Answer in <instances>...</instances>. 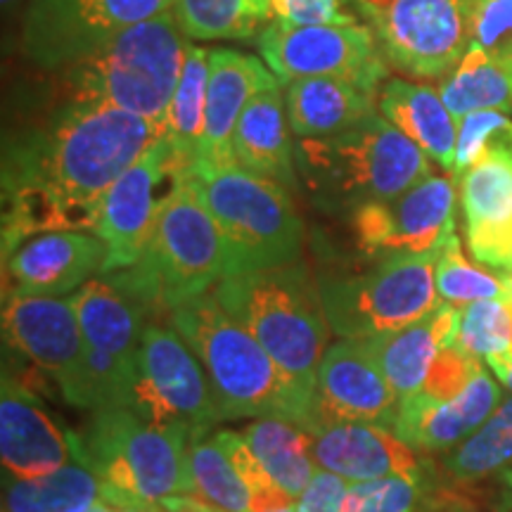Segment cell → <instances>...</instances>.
I'll use <instances>...</instances> for the list:
<instances>
[{
	"label": "cell",
	"mask_w": 512,
	"mask_h": 512,
	"mask_svg": "<svg viewBox=\"0 0 512 512\" xmlns=\"http://www.w3.org/2000/svg\"><path fill=\"white\" fill-rule=\"evenodd\" d=\"M162 126L100 102H62L5 140L3 256L50 230H93L102 197Z\"/></svg>",
	"instance_id": "cell-1"
},
{
	"label": "cell",
	"mask_w": 512,
	"mask_h": 512,
	"mask_svg": "<svg viewBox=\"0 0 512 512\" xmlns=\"http://www.w3.org/2000/svg\"><path fill=\"white\" fill-rule=\"evenodd\" d=\"M169 320L202 363L223 420L280 418L311 432L313 396L223 309L214 290L171 306Z\"/></svg>",
	"instance_id": "cell-2"
},
{
	"label": "cell",
	"mask_w": 512,
	"mask_h": 512,
	"mask_svg": "<svg viewBox=\"0 0 512 512\" xmlns=\"http://www.w3.org/2000/svg\"><path fill=\"white\" fill-rule=\"evenodd\" d=\"M299 183L320 209L351 216L432 176V159L380 112L328 138L297 140Z\"/></svg>",
	"instance_id": "cell-3"
},
{
	"label": "cell",
	"mask_w": 512,
	"mask_h": 512,
	"mask_svg": "<svg viewBox=\"0 0 512 512\" xmlns=\"http://www.w3.org/2000/svg\"><path fill=\"white\" fill-rule=\"evenodd\" d=\"M216 299L266 354L313 396L320 358L328 344V318L304 264L228 275L214 287Z\"/></svg>",
	"instance_id": "cell-4"
},
{
	"label": "cell",
	"mask_w": 512,
	"mask_h": 512,
	"mask_svg": "<svg viewBox=\"0 0 512 512\" xmlns=\"http://www.w3.org/2000/svg\"><path fill=\"white\" fill-rule=\"evenodd\" d=\"M190 43L174 12L164 10L62 69L64 91L72 100L100 102L162 126Z\"/></svg>",
	"instance_id": "cell-5"
},
{
	"label": "cell",
	"mask_w": 512,
	"mask_h": 512,
	"mask_svg": "<svg viewBox=\"0 0 512 512\" xmlns=\"http://www.w3.org/2000/svg\"><path fill=\"white\" fill-rule=\"evenodd\" d=\"M150 309L169 311L226 278L219 226L195 188L181 174L157 204L145 252L131 268L105 275Z\"/></svg>",
	"instance_id": "cell-6"
},
{
	"label": "cell",
	"mask_w": 512,
	"mask_h": 512,
	"mask_svg": "<svg viewBox=\"0 0 512 512\" xmlns=\"http://www.w3.org/2000/svg\"><path fill=\"white\" fill-rule=\"evenodd\" d=\"M176 174L188 178L219 226L226 278L297 264L304 247V223L290 190L249 174L238 164H200Z\"/></svg>",
	"instance_id": "cell-7"
},
{
	"label": "cell",
	"mask_w": 512,
	"mask_h": 512,
	"mask_svg": "<svg viewBox=\"0 0 512 512\" xmlns=\"http://www.w3.org/2000/svg\"><path fill=\"white\" fill-rule=\"evenodd\" d=\"M81 439L107 501L119 508H162L171 498L195 494L190 432L183 427L157 425L131 408H100Z\"/></svg>",
	"instance_id": "cell-8"
},
{
	"label": "cell",
	"mask_w": 512,
	"mask_h": 512,
	"mask_svg": "<svg viewBox=\"0 0 512 512\" xmlns=\"http://www.w3.org/2000/svg\"><path fill=\"white\" fill-rule=\"evenodd\" d=\"M437 256H389L366 271L323 275L318 290L332 332L344 339L382 337L437 311L444 304L434 280Z\"/></svg>",
	"instance_id": "cell-9"
},
{
	"label": "cell",
	"mask_w": 512,
	"mask_h": 512,
	"mask_svg": "<svg viewBox=\"0 0 512 512\" xmlns=\"http://www.w3.org/2000/svg\"><path fill=\"white\" fill-rule=\"evenodd\" d=\"M86 342L88 373L93 384V411L126 408L138 377V354L147 328L140 299L100 275L69 294Z\"/></svg>",
	"instance_id": "cell-10"
},
{
	"label": "cell",
	"mask_w": 512,
	"mask_h": 512,
	"mask_svg": "<svg viewBox=\"0 0 512 512\" xmlns=\"http://www.w3.org/2000/svg\"><path fill=\"white\" fill-rule=\"evenodd\" d=\"M157 425H176L190 437L223 420L202 363L174 328L147 323L138 354V377L128 406Z\"/></svg>",
	"instance_id": "cell-11"
},
{
	"label": "cell",
	"mask_w": 512,
	"mask_h": 512,
	"mask_svg": "<svg viewBox=\"0 0 512 512\" xmlns=\"http://www.w3.org/2000/svg\"><path fill=\"white\" fill-rule=\"evenodd\" d=\"M174 0H29L22 53L36 67L62 72L121 31L171 10Z\"/></svg>",
	"instance_id": "cell-12"
},
{
	"label": "cell",
	"mask_w": 512,
	"mask_h": 512,
	"mask_svg": "<svg viewBox=\"0 0 512 512\" xmlns=\"http://www.w3.org/2000/svg\"><path fill=\"white\" fill-rule=\"evenodd\" d=\"M259 53L266 67L278 76L280 86L332 76L377 93L389 74L375 31L366 24L297 27L273 19L259 34Z\"/></svg>",
	"instance_id": "cell-13"
},
{
	"label": "cell",
	"mask_w": 512,
	"mask_h": 512,
	"mask_svg": "<svg viewBox=\"0 0 512 512\" xmlns=\"http://www.w3.org/2000/svg\"><path fill=\"white\" fill-rule=\"evenodd\" d=\"M3 337L8 347L55 382L69 406L93 411L86 342L72 299L8 294L3 304Z\"/></svg>",
	"instance_id": "cell-14"
},
{
	"label": "cell",
	"mask_w": 512,
	"mask_h": 512,
	"mask_svg": "<svg viewBox=\"0 0 512 512\" xmlns=\"http://www.w3.org/2000/svg\"><path fill=\"white\" fill-rule=\"evenodd\" d=\"M472 0H389L373 31L387 64L415 79H441L470 50Z\"/></svg>",
	"instance_id": "cell-15"
},
{
	"label": "cell",
	"mask_w": 512,
	"mask_h": 512,
	"mask_svg": "<svg viewBox=\"0 0 512 512\" xmlns=\"http://www.w3.org/2000/svg\"><path fill=\"white\" fill-rule=\"evenodd\" d=\"M456 181L427 176L392 200L366 204L349 216L356 247L368 259L437 254L453 233Z\"/></svg>",
	"instance_id": "cell-16"
},
{
	"label": "cell",
	"mask_w": 512,
	"mask_h": 512,
	"mask_svg": "<svg viewBox=\"0 0 512 512\" xmlns=\"http://www.w3.org/2000/svg\"><path fill=\"white\" fill-rule=\"evenodd\" d=\"M176 171L169 140L159 136L102 197L93 235L105 242L107 261L102 275L131 268L143 256L155 221L159 185Z\"/></svg>",
	"instance_id": "cell-17"
},
{
	"label": "cell",
	"mask_w": 512,
	"mask_h": 512,
	"mask_svg": "<svg viewBox=\"0 0 512 512\" xmlns=\"http://www.w3.org/2000/svg\"><path fill=\"white\" fill-rule=\"evenodd\" d=\"M399 394L384 377L366 339H339L320 358L313 387L311 434L342 422L392 427Z\"/></svg>",
	"instance_id": "cell-18"
},
{
	"label": "cell",
	"mask_w": 512,
	"mask_h": 512,
	"mask_svg": "<svg viewBox=\"0 0 512 512\" xmlns=\"http://www.w3.org/2000/svg\"><path fill=\"white\" fill-rule=\"evenodd\" d=\"M470 252L501 278L512 275V121L456 183Z\"/></svg>",
	"instance_id": "cell-19"
},
{
	"label": "cell",
	"mask_w": 512,
	"mask_h": 512,
	"mask_svg": "<svg viewBox=\"0 0 512 512\" xmlns=\"http://www.w3.org/2000/svg\"><path fill=\"white\" fill-rule=\"evenodd\" d=\"M0 456L3 472L15 479L46 477L86 460L83 439L57 422L15 377H3L0 396Z\"/></svg>",
	"instance_id": "cell-20"
},
{
	"label": "cell",
	"mask_w": 512,
	"mask_h": 512,
	"mask_svg": "<svg viewBox=\"0 0 512 512\" xmlns=\"http://www.w3.org/2000/svg\"><path fill=\"white\" fill-rule=\"evenodd\" d=\"M107 247L98 235L83 230H50L24 240L3 256L8 294L19 297H64L105 271Z\"/></svg>",
	"instance_id": "cell-21"
},
{
	"label": "cell",
	"mask_w": 512,
	"mask_h": 512,
	"mask_svg": "<svg viewBox=\"0 0 512 512\" xmlns=\"http://www.w3.org/2000/svg\"><path fill=\"white\" fill-rule=\"evenodd\" d=\"M271 88H280V81L264 60L235 48H209L204 133L200 155L192 166L238 164L233 155V136L238 121L254 95L271 91Z\"/></svg>",
	"instance_id": "cell-22"
},
{
	"label": "cell",
	"mask_w": 512,
	"mask_h": 512,
	"mask_svg": "<svg viewBox=\"0 0 512 512\" xmlns=\"http://www.w3.org/2000/svg\"><path fill=\"white\" fill-rule=\"evenodd\" d=\"M498 403L501 387L484 368H479L463 392L451 399H434L427 392L401 399L392 430L420 453L446 451L477 432Z\"/></svg>",
	"instance_id": "cell-23"
},
{
	"label": "cell",
	"mask_w": 512,
	"mask_h": 512,
	"mask_svg": "<svg viewBox=\"0 0 512 512\" xmlns=\"http://www.w3.org/2000/svg\"><path fill=\"white\" fill-rule=\"evenodd\" d=\"M313 437V458L320 470L347 479L349 484L382 477H425L420 451L396 437L392 427L368 422H342L320 427Z\"/></svg>",
	"instance_id": "cell-24"
},
{
	"label": "cell",
	"mask_w": 512,
	"mask_h": 512,
	"mask_svg": "<svg viewBox=\"0 0 512 512\" xmlns=\"http://www.w3.org/2000/svg\"><path fill=\"white\" fill-rule=\"evenodd\" d=\"M458 330L460 309L441 304L418 323L389 335L370 337L366 344L401 401L422 392L441 351L456 344Z\"/></svg>",
	"instance_id": "cell-25"
},
{
	"label": "cell",
	"mask_w": 512,
	"mask_h": 512,
	"mask_svg": "<svg viewBox=\"0 0 512 512\" xmlns=\"http://www.w3.org/2000/svg\"><path fill=\"white\" fill-rule=\"evenodd\" d=\"M292 138L283 88L254 95L235 128V162L249 174L294 190L299 185V174L294 157L297 140Z\"/></svg>",
	"instance_id": "cell-26"
},
{
	"label": "cell",
	"mask_w": 512,
	"mask_h": 512,
	"mask_svg": "<svg viewBox=\"0 0 512 512\" xmlns=\"http://www.w3.org/2000/svg\"><path fill=\"white\" fill-rule=\"evenodd\" d=\"M287 121L297 140L328 138L377 112V93L347 79L316 76L285 86Z\"/></svg>",
	"instance_id": "cell-27"
},
{
	"label": "cell",
	"mask_w": 512,
	"mask_h": 512,
	"mask_svg": "<svg viewBox=\"0 0 512 512\" xmlns=\"http://www.w3.org/2000/svg\"><path fill=\"white\" fill-rule=\"evenodd\" d=\"M377 112L406 133L441 169H453L458 119L444 105L439 91L425 83L387 79L377 91Z\"/></svg>",
	"instance_id": "cell-28"
},
{
	"label": "cell",
	"mask_w": 512,
	"mask_h": 512,
	"mask_svg": "<svg viewBox=\"0 0 512 512\" xmlns=\"http://www.w3.org/2000/svg\"><path fill=\"white\" fill-rule=\"evenodd\" d=\"M100 501H107L105 486L88 460L36 479L3 477V512H86Z\"/></svg>",
	"instance_id": "cell-29"
},
{
	"label": "cell",
	"mask_w": 512,
	"mask_h": 512,
	"mask_svg": "<svg viewBox=\"0 0 512 512\" xmlns=\"http://www.w3.org/2000/svg\"><path fill=\"white\" fill-rule=\"evenodd\" d=\"M439 95L456 119L472 112H512V57H496L475 46L439 79Z\"/></svg>",
	"instance_id": "cell-30"
},
{
	"label": "cell",
	"mask_w": 512,
	"mask_h": 512,
	"mask_svg": "<svg viewBox=\"0 0 512 512\" xmlns=\"http://www.w3.org/2000/svg\"><path fill=\"white\" fill-rule=\"evenodd\" d=\"M242 437L278 489L297 501L316 475L311 432L290 420L256 418L245 427Z\"/></svg>",
	"instance_id": "cell-31"
},
{
	"label": "cell",
	"mask_w": 512,
	"mask_h": 512,
	"mask_svg": "<svg viewBox=\"0 0 512 512\" xmlns=\"http://www.w3.org/2000/svg\"><path fill=\"white\" fill-rule=\"evenodd\" d=\"M209 48L190 43L178 88L162 121V136L169 140L176 157V171H185L197 162L207 110Z\"/></svg>",
	"instance_id": "cell-32"
},
{
	"label": "cell",
	"mask_w": 512,
	"mask_h": 512,
	"mask_svg": "<svg viewBox=\"0 0 512 512\" xmlns=\"http://www.w3.org/2000/svg\"><path fill=\"white\" fill-rule=\"evenodd\" d=\"M178 27L190 41H252L273 17V0H174Z\"/></svg>",
	"instance_id": "cell-33"
},
{
	"label": "cell",
	"mask_w": 512,
	"mask_h": 512,
	"mask_svg": "<svg viewBox=\"0 0 512 512\" xmlns=\"http://www.w3.org/2000/svg\"><path fill=\"white\" fill-rule=\"evenodd\" d=\"M188 467L195 494L223 512H254L252 494L216 432L190 437ZM192 494V496H195Z\"/></svg>",
	"instance_id": "cell-34"
},
{
	"label": "cell",
	"mask_w": 512,
	"mask_h": 512,
	"mask_svg": "<svg viewBox=\"0 0 512 512\" xmlns=\"http://www.w3.org/2000/svg\"><path fill=\"white\" fill-rule=\"evenodd\" d=\"M512 465V399L498 403L477 432L458 444L444 460L446 472L458 482H479L501 475Z\"/></svg>",
	"instance_id": "cell-35"
},
{
	"label": "cell",
	"mask_w": 512,
	"mask_h": 512,
	"mask_svg": "<svg viewBox=\"0 0 512 512\" xmlns=\"http://www.w3.org/2000/svg\"><path fill=\"white\" fill-rule=\"evenodd\" d=\"M439 299L451 306H467L486 299H508V287L501 275H494L465 259L456 230L439 249L434 268Z\"/></svg>",
	"instance_id": "cell-36"
},
{
	"label": "cell",
	"mask_w": 512,
	"mask_h": 512,
	"mask_svg": "<svg viewBox=\"0 0 512 512\" xmlns=\"http://www.w3.org/2000/svg\"><path fill=\"white\" fill-rule=\"evenodd\" d=\"M456 347L477 361L512 356V306L505 299L467 304L460 311Z\"/></svg>",
	"instance_id": "cell-37"
},
{
	"label": "cell",
	"mask_w": 512,
	"mask_h": 512,
	"mask_svg": "<svg viewBox=\"0 0 512 512\" xmlns=\"http://www.w3.org/2000/svg\"><path fill=\"white\" fill-rule=\"evenodd\" d=\"M422 498V477H382L351 484L342 512H415Z\"/></svg>",
	"instance_id": "cell-38"
},
{
	"label": "cell",
	"mask_w": 512,
	"mask_h": 512,
	"mask_svg": "<svg viewBox=\"0 0 512 512\" xmlns=\"http://www.w3.org/2000/svg\"><path fill=\"white\" fill-rule=\"evenodd\" d=\"M470 46L512 57V0H472Z\"/></svg>",
	"instance_id": "cell-39"
},
{
	"label": "cell",
	"mask_w": 512,
	"mask_h": 512,
	"mask_svg": "<svg viewBox=\"0 0 512 512\" xmlns=\"http://www.w3.org/2000/svg\"><path fill=\"white\" fill-rule=\"evenodd\" d=\"M273 19L297 24V27L361 24L351 0H273Z\"/></svg>",
	"instance_id": "cell-40"
},
{
	"label": "cell",
	"mask_w": 512,
	"mask_h": 512,
	"mask_svg": "<svg viewBox=\"0 0 512 512\" xmlns=\"http://www.w3.org/2000/svg\"><path fill=\"white\" fill-rule=\"evenodd\" d=\"M508 121L503 112H472L458 119V140H456V159H453L451 176L460 181L470 166H475L484 157L494 133Z\"/></svg>",
	"instance_id": "cell-41"
},
{
	"label": "cell",
	"mask_w": 512,
	"mask_h": 512,
	"mask_svg": "<svg viewBox=\"0 0 512 512\" xmlns=\"http://www.w3.org/2000/svg\"><path fill=\"white\" fill-rule=\"evenodd\" d=\"M349 482L328 470H316V475L297 498V512H342Z\"/></svg>",
	"instance_id": "cell-42"
},
{
	"label": "cell",
	"mask_w": 512,
	"mask_h": 512,
	"mask_svg": "<svg viewBox=\"0 0 512 512\" xmlns=\"http://www.w3.org/2000/svg\"><path fill=\"white\" fill-rule=\"evenodd\" d=\"M162 510H166V512H223L219 508H214V505H209L207 501H200V498H195V496L171 498V501H166L162 505Z\"/></svg>",
	"instance_id": "cell-43"
},
{
	"label": "cell",
	"mask_w": 512,
	"mask_h": 512,
	"mask_svg": "<svg viewBox=\"0 0 512 512\" xmlns=\"http://www.w3.org/2000/svg\"><path fill=\"white\" fill-rule=\"evenodd\" d=\"M496 512H512V465L498 475V494H496Z\"/></svg>",
	"instance_id": "cell-44"
},
{
	"label": "cell",
	"mask_w": 512,
	"mask_h": 512,
	"mask_svg": "<svg viewBox=\"0 0 512 512\" xmlns=\"http://www.w3.org/2000/svg\"><path fill=\"white\" fill-rule=\"evenodd\" d=\"M351 3H354L358 15L370 19V24H375L377 17H380L384 8L389 5V0H351Z\"/></svg>",
	"instance_id": "cell-45"
},
{
	"label": "cell",
	"mask_w": 512,
	"mask_h": 512,
	"mask_svg": "<svg viewBox=\"0 0 512 512\" xmlns=\"http://www.w3.org/2000/svg\"><path fill=\"white\" fill-rule=\"evenodd\" d=\"M486 363H489V368L494 370V375L498 377V380H501L505 387L512 392V356H498V358H491V361H486Z\"/></svg>",
	"instance_id": "cell-46"
},
{
	"label": "cell",
	"mask_w": 512,
	"mask_h": 512,
	"mask_svg": "<svg viewBox=\"0 0 512 512\" xmlns=\"http://www.w3.org/2000/svg\"><path fill=\"white\" fill-rule=\"evenodd\" d=\"M124 508H119V505H114L112 501H100L95 503L93 508H88L86 512H121Z\"/></svg>",
	"instance_id": "cell-47"
},
{
	"label": "cell",
	"mask_w": 512,
	"mask_h": 512,
	"mask_svg": "<svg viewBox=\"0 0 512 512\" xmlns=\"http://www.w3.org/2000/svg\"><path fill=\"white\" fill-rule=\"evenodd\" d=\"M266 512H297V503L280 505V508H273V510H266Z\"/></svg>",
	"instance_id": "cell-48"
},
{
	"label": "cell",
	"mask_w": 512,
	"mask_h": 512,
	"mask_svg": "<svg viewBox=\"0 0 512 512\" xmlns=\"http://www.w3.org/2000/svg\"><path fill=\"white\" fill-rule=\"evenodd\" d=\"M121 512H162L159 508H124Z\"/></svg>",
	"instance_id": "cell-49"
},
{
	"label": "cell",
	"mask_w": 512,
	"mask_h": 512,
	"mask_svg": "<svg viewBox=\"0 0 512 512\" xmlns=\"http://www.w3.org/2000/svg\"><path fill=\"white\" fill-rule=\"evenodd\" d=\"M17 3H19V0H3V10H5V12H8L10 8H15V5H17Z\"/></svg>",
	"instance_id": "cell-50"
},
{
	"label": "cell",
	"mask_w": 512,
	"mask_h": 512,
	"mask_svg": "<svg viewBox=\"0 0 512 512\" xmlns=\"http://www.w3.org/2000/svg\"><path fill=\"white\" fill-rule=\"evenodd\" d=\"M432 512H465L463 508H441V510H432Z\"/></svg>",
	"instance_id": "cell-51"
}]
</instances>
